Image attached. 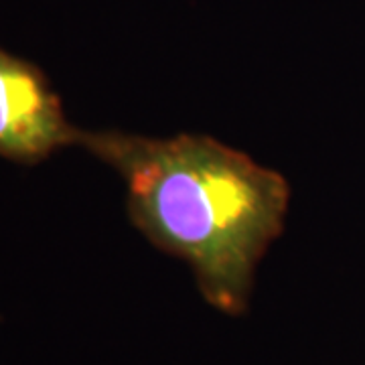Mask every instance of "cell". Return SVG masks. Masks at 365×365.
Here are the masks:
<instances>
[{"label":"cell","mask_w":365,"mask_h":365,"mask_svg":"<svg viewBox=\"0 0 365 365\" xmlns=\"http://www.w3.org/2000/svg\"><path fill=\"white\" fill-rule=\"evenodd\" d=\"M76 146L122 177L130 222L191 266L211 307L248 309L256 268L287 222L290 187L278 170L203 134L79 130Z\"/></svg>","instance_id":"obj_1"},{"label":"cell","mask_w":365,"mask_h":365,"mask_svg":"<svg viewBox=\"0 0 365 365\" xmlns=\"http://www.w3.org/2000/svg\"><path fill=\"white\" fill-rule=\"evenodd\" d=\"M78 134L43 69L0 47V157L37 165Z\"/></svg>","instance_id":"obj_2"}]
</instances>
